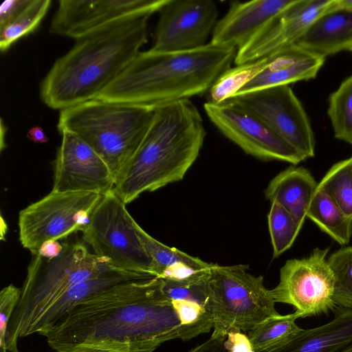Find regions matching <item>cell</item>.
<instances>
[{
	"label": "cell",
	"instance_id": "obj_1",
	"mask_svg": "<svg viewBox=\"0 0 352 352\" xmlns=\"http://www.w3.org/2000/svg\"><path fill=\"white\" fill-rule=\"evenodd\" d=\"M203 334L186 325L163 290L162 279L119 285L75 307L46 334L56 352L82 344L127 346L129 352H153L163 343Z\"/></svg>",
	"mask_w": 352,
	"mask_h": 352
},
{
	"label": "cell",
	"instance_id": "obj_2",
	"mask_svg": "<svg viewBox=\"0 0 352 352\" xmlns=\"http://www.w3.org/2000/svg\"><path fill=\"white\" fill-rule=\"evenodd\" d=\"M155 12L132 14L76 38L42 80L43 102L61 111L96 98L147 42L148 21Z\"/></svg>",
	"mask_w": 352,
	"mask_h": 352
},
{
	"label": "cell",
	"instance_id": "obj_3",
	"mask_svg": "<svg viewBox=\"0 0 352 352\" xmlns=\"http://www.w3.org/2000/svg\"><path fill=\"white\" fill-rule=\"evenodd\" d=\"M236 53L210 42L186 51L140 52L96 98L157 107L201 96L231 67Z\"/></svg>",
	"mask_w": 352,
	"mask_h": 352
},
{
	"label": "cell",
	"instance_id": "obj_4",
	"mask_svg": "<svg viewBox=\"0 0 352 352\" xmlns=\"http://www.w3.org/2000/svg\"><path fill=\"white\" fill-rule=\"evenodd\" d=\"M205 135L202 117L189 99L157 107L147 133L113 192L127 204L142 192L182 179L197 160Z\"/></svg>",
	"mask_w": 352,
	"mask_h": 352
},
{
	"label": "cell",
	"instance_id": "obj_5",
	"mask_svg": "<svg viewBox=\"0 0 352 352\" xmlns=\"http://www.w3.org/2000/svg\"><path fill=\"white\" fill-rule=\"evenodd\" d=\"M155 108L94 98L61 110L57 126L89 144L107 164L116 184L147 133Z\"/></svg>",
	"mask_w": 352,
	"mask_h": 352
},
{
	"label": "cell",
	"instance_id": "obj_6",
	"mask_svg": "<svg viewBox=\"0 0 352 352\" xmlns=\"http://www.w3.org/2000/svg\"><path fill=\"white\" fill-rule=\"evenodd\" d=\"M63 245L61 253L54 258L32 255L19 301L8 324L7 351L19 352V339L33 334L41 317L69 289L111 267L80 243Z\"/></svg>",
	"mask_w": 352,
	"mask_h": 352
},
{
	"label": "cell",
	"instance_id": "obj_7",
	"mask_svg": "<svg viewBox=\"0 0 352 352\" xmlns=\"http://www.w3.org/2000/svg\"><path fill=\"white\" fill-rule=\"evenodd\" d=\"M248 265L214 264L208 280L207 311L213 322L212 340L225 341L230 333L251 331L266 319L280 315L271 289Z\"/></svg>",
	"mask_w": 352,
	"mask_h": 352
},
{
	"label": "cell",
	"instance_id": "obj_8",
	"mask_svg": "<svg viewBox=\"0 0 352 352\" xmlns=\"http://www.w3.org/2000/svg\"><path fill=\"white\" fill-rule=\"evenodd\" d=\"M126 205L112 190L104 195L82 231L83 238L100 262L117 270L156 276L153 261Z\"/></svg>",
	"mask_w": 352,
	"mask_h": 352
},
{
	"label": "cell",
	"instance_id": "obj_9",
	"mask_svg": "<svg viewBox=\"0 0 352 352\" xmlns=\"http://www.w3.org/2000/svg\"><path fill=\"white\" fill-rule=\"evenodd\" d=\"M103 195L91 192L52 191L21 210L19 241L32 255L47 241L82 231Z\"/></svg>",
	"mask_w": 352,
	"mask_h": 352
},
{
	"label": "cell",
	"instance_id": "obj_10",
	"mask_svg": "<svg viewBox=\"0 0 352 352\" xmlns=\"http://www.w3.org/2000/svg\"><path fill=\"white\" fill-rule=\"evenodd\" d=\"M329 250L316 248L308 256L287 260L280 270L279 283L271 289L275 302L293 306L299 318L333 311L337 307Z\"/></svg>",
	"mask_w": 352,
	"mask_h": 352
},
{
	"label": "cell",
	"instance_id": "obj_11",
	"mask_svg": "<svg viewBox=\"0 0 352 352\" xmlns=\"http://www.w3.org/2000/svg\"><path fill=\"white\" fill-rule=\"evenodd\" d=\"M230 101L252 113L304 160L315 155V139L308 116L289 85L260 89L233 96Z\"/></svg>",
	"mask_w": 352,
	"mask_h": 352
},
{
	"label": "cell",
	"instance_id": "obj_12",
	"mask_svg": "<svg viewBox=\"0 0 352 352\" xmlns=\"http://www.w3.org/2000/svg\"><path fill=\"white\" fill-rule=\"evenodd\" d=\"M210 120L246 153L262 160H280L296 165L304 159L287 142L252 113L230 101L206 102Z\"/></svg>",
	"mask_w": 352,
	"mask_h": 352
},
{
	"label": "cell",
	"instance_id": "obj_13",
	"mask_svg": "<svg viewBox=\"0 0 352 352\" xmlns=\"http://www.w3.org/2000/svg\"><path fill=\"white\" fill-rule=\"evenodd\" d=\"M158 12L150 49L157 52L186 51L206 45L219 14L212 0H167Z\"/></svg>",
	"mask_w": 352,
	"mask_h": 352
},
{
	"label": "cell",
	"instance_id": "obj_14",
	"mask_svg": "<svg viewBox=\"0 0 352 352\" xmlns=\"http://www.w3.org/2000/svg\"><path fill=\"white\" fill-rule=\"evenodd\" d=\"M54 164L52 190L91 192L102 195L112 190L115 181L102 158L84 140L63 129Z\"/></svg>",
	"mask_w": 352,
	"mask_h": 352
},
{
	"label": "cell",
	"instance_id": "obj_15",
	"mask_svg": "<svg viewBox=\"0 0 352 352\" xmlns=\"http://www.w3.org/2000/svg\"><path fill=\"white\" fill-rule=\"evenodd\" d=\"M333 0H295L236 50V65L264 58L292 45L322 14L331 10Z\"/></svg>",
	"mask_w": 352,
	"mask_h": 352
},
{
	"label": "cell",
	"instance_id": "obj_16",
	"mask_svg": "<svg viewBox=\"0 0 352 352\" xmlns=\"http://www.w3.org/2000/svg\"><path fill=\"white\" fill-rule=\"evenodd\" d=\"M167 0H60L51 34L77 38L113 21L140 12H158Z\"/></svg>",
	"mask_w": 352,
	"mask_h": 352
},
{
	"label": "cell",
	"instance_id": "obj_17",
	"mask_svg": "<svg viewBox=\"0 0 352 352\" xmlns=\"http://www.w3.org/2000/svg\"><path fill=\"white\" fill-rule=\"evenodd\" d=\"M294 1H232L226 14L217 21L210 43L237 50Z\"/></svg>",
	"mask_w": 352,
	"mask_h": 352
},
{
	"label": "cell",
	"instance_id": "obj_18",
	"mask_svg": "<svg viewBox=\"0 0 352 352\" xmlns=\"http://www.w3.org/2000/svg\"><path fill=\"white\" fill-rule=\"evenodd\" d=\"M264 58V68L235 95L314 78L325 60L294 44Z\"/></svg>",
	"mask_w": 352,
	"mask_h": 352
},
{
	"label": "cell",
	"instance_id": "obj_19",
	"mask_svg": "<svg viewBox=\"0 0 352 352\" xmlns=\"http://www.w3.org/2000/svg\"><path fill=\"white\" fill-rule=\"evenodd\" d=\"M150 274L124 271L110 267L97 277L82 281L69 289L45 313L33 333L45 336L54 325L75 307L113 287L155 278Z\"/></svg>",
	"mask_w": 352,
	"mask_h": 352
},
{
	"label": "cell",
	"instance_id": "obj_20",
	"mask_svg": "<svg viewBox=\"0 0 352 352\" xmlns=\"http://www.w3.org/2000/svg\"><path fill=\"white\" fill-rule=\"evenodd\" d=\"M351 44L352 10H345L322 14L294 43L324 58L347 50Z\"/></svg>",
	"mask_w": 352,
	"mask_h": 352
},
{
	"label": "cell",
	"instance_id": "obj_21",
	"mask_svg": "<svg viewBox=\"0 0 352 352\" xmlns=\"http://www.w3.org/2000/svg\"><path fill=\"white\" fill-rule=\"evenodd\" d=\"M318 184L307 169L290 166L270 181L265 195L271 203L279 204L303 224Z\"/></svg>",
	"mask_w": 352,
	"mask_h": 352
},
{
	"label": "cell",
	"instance_id": "obj_22",
	"mask_svg": "<svg viewBox=\"0 0 352 352\" xmlns=\"http://www.w3.org/2000/svg\"><path fill=\"white\" fill-rule=\"evenodd\" d=\"M137 233L155 264V275L162 279L182 280L210 268L213 263L170 248L146 233L137 223Z\"/></svg>",
	"mask_w": 352,
	"mask_h": 352
},
{
	"label": "cell",
	"instance_id": "obj_23",
	"mask_svg": "<svg viewBox=\"0 0 352 352\" xmlns=\"http://www.w3.org/2000/svg\"><path fill=\"white\" fill-rule=\"evenodd\" d=\"M306 217L339 244L349 243L352 235V218L346 216L318 186L311 200Z\"/></svg>",
	"mask_w": 352,
	"mask_h": 352
},
{
	"label": "cell",
	"instance_id": "obj_24",
	"mask_svg": "<svg viewBox=\"0 0 352 352\" xmlns=\"http://www.w3.org/2000/svg\"><path fill=\"white\" fill-rule=\"evenodd\" d=\"M295 313L269 318L247 333L254 352H264L287 343L302 329L296 322Z\"/></svg>",
	"mask_w": 352,
	"mask_h": 352
},
{
	"label": "cell",
	"instance_id": "obj_25",
	"mask_svg": "<svg viewBox=\"0 0 352 352\" xmlns=\"http://www.w3.org/2000/svg\"><path fill=\"white\" fill-rule=\"evenodd\" d=\"M318 186L352 218V156L333 165Z\"/></svg>",
	"mask_w": 352,
	"mask_h": 352
},
{
	"label": "cell",
	"instance_id": "obj_26",
	"mask_svg": "<svg viewBox=\"0 0 352 352\" xmlns=\"http://www.w3.org/2000/svg\"><path fill=\"white\" fill-rule=\"evenodd\" d=\"M265 58L230 67L210 88L208 102L219 104L234 96L265 67Z\"/></svg>",
	"mask_w": 352,
	"mask_h": 352
},
{
	"label": "cell",
	"instance_id": "obj_27",
	"mask_svg": "<svg viewBox=\"0 0 352 352\" xmlns=\"http://www.w3.org/2000/svg\"><path fill=\"white\" fill-rule=\"evenodd\" d=\"M327 114L335 138L352 144V76L330 95Z\"/></svg>",
	"mask_w": 352,
	"mask_h": 352
},
{
	"label": "cell",
	"instance_id": "obj_28",
	"mask_svg": "<svg viewBox=\"0 0 352 352\" xmlns=\"http://www.w3.org/2000/svg\"><path fill=\"white\" fill-rule=\"evenodd\" d=\"M51 0H32L12 22L0 29V50L6 52L21 37L34 31L47 14Z\"/></svg>",
	"mask_w": 352,
	"mask_h": 352
},
{
	"label": "cell",
	"instance_id": "obj_29",
	"mask_svg": "<svg viewBox=\"0 0 352 352\" xmlns=\"http://www.w3.org/2000/svg\"><path fill=\"white\" fill-rule=\"evenodd\" d=\"M267 219L273 256L276 258L292 245L303 224L275 201L271 203Z\"/></svg>",
	"mask_w": 352,
	"mask_h": 352
},
{
	"label": "cell",
	"instance_id": "obj_30",
	"mask_svg": "<svg viewBox=\"0 0 352 352\" xmlns=\"http://www.w3.org/2000/svg\"><path fill=\"white\" fill-rule=\"evenodd\" d=\"M334 277L337 307L352 309V246L339 249L327 258Z\"/></svg>",
	"mask_w": 352,
	"mask_h": 352
},
{
	"label": "cell",
	"instance_id": "obj_31",
	"mask_svg": "<svg viewBox=\"0 0 352 352\" xmlns=\"http://www.w3.org/2000/svg\"><path fill=\"white\" fill-rule=\"evenodd\" d=\"M21 289L12 284L2 289L0 293V348L6 352V337L10 318L18 305Z\"/></svg>",
	"mask_w": 352,
	"mask_h": 352
},
{
	"label": "cell",
	"instance_id": "obj_32",
	"mask_svg": "<svg viewBox=\"0 0 352 352\" xmlns=\"http://www.w3.org/2000/svg\"><path fill=\"white\" fill-rule=\"evenodd\" d=\"M32 0H6L0 6V29L12 22Z\"/></svg>",
	"mask_w": 352,
	"mask_h": 352
},
{
	"label": "cell",
	"instance_id": "obj_33",
	"mask_svg": "<svg viewBox=\"0 0 352 352\" xmlns=\"http://www.w3.org/2000/svg\"><path fill=\"white\" fill-rule=\"evenodd\" d=\"M224 345L228 352H254L248 336L241 332L229 333Z\"/></svg>",
	"mask_w": 352,
	"mask_h": 352
},
{
	"label": "cell",
	"instance_id": "obj_34",
	"mask_svg": "<svg viewBox=\"0 0 352 352\" xmlns=\"http://www.w3.org/2000/svg\"><path fill=\"white\" fill-rule=\"evenodd\" d=\"M68 352H129L125 345L118 344H82Z\"/></svg>",
	"mask_w": 352,
	"mask_h": 352
},
{
	"label": "cell",
	"instance_id": "obj_35",
	"mask_svg": "<svg viewBox=\"0 0 352 352\" xmlns=\"http://www.w3.org/2000/svg\"><path fill=\"white\" fill-rule=\"evenodd\" d=\"M63 248V244L58 241H47L42 244L37 254L45 258H54L61 253Z\"/></svg>",
	"mask_w": 352,
	"mask_h": 352
},
{
	"label": "cell",
	"instance_id": "obj_36",
	"mask_svg": "<svg viewBox=\"0 0 352 352\" xmlns=\"http://www.w3.org/2000/svg\"><path fill=\"white\" fill-rule=\"evenodd\" d=\"M27 138L38 144H44L48 142V138L45 135L44 130L38 126L30 128L28 131Z\"/></svg>",
	"mask_w": 352,
	"mask_h": 352
},
{
	"label": "cell",
	"instance_id": "obj_37",
	"mask_svg": "<svg viewBox=\"0 0 352 352\" xmlns=\"http://www.w3.org/2000/svg\"><path fill=\"white\" fill-rule=\"evenodd\" d=\"M352 10V0H334L332 10Z\"/></svg>",
	"mask_w": 352,
	"mask_h": 352
},
{
	"label": "cell",
	"instance_id": "obj_38",
	"mask_svg": "<svg viewBox=\"0 0 352 352\" xmlns=\"http://www.w3.org/2000/svg\"><path fill=\"white\" fill-rule=\"evenodd\" d=\"M338 352H352V343L345 346Z\"/></svg>",
	"mask_w": 352,
	"mask_h": 352
},
{
	"label": "cell",
	"instance_id": "obj_39",
	"mask_svg": "<svg viewBox=\"0 0 352 352\" xmlns=\"http://www.w3.org/2000/svg\"><path fill=\"white\" fill-rule=\"evenodd\" d=\"M346 50H349V51L352 52V44L349 45V47L347 48Z\"/></svg>",
	"mask_w": 352,
	"mask_h": 352
}]
</instances>
